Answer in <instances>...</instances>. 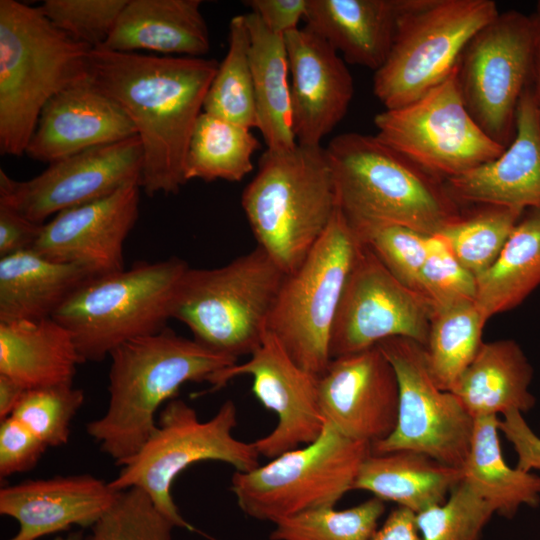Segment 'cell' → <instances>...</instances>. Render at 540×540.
Returning a JSON list of instances; mask_svg holds the SVG:
<instances>
[{"instance_id": "16", "label": "cell", "mask_w": 540, "mask_h": 540, "mask_svg": "<svg viewBox=\"0 0 540 540\" xmlns=\"http://www.w3.org/2000/svg\"><path fill=\"white\" fill-rule=\"evenodd\" d=\"M143 148L139 137L94 147L50 163L25 181L0 169V204L44 224L58 213L105 198L125 184L140 183Z\"/></svg>"}, {"instance_id": "6", "label": "cell", "mask_w": 540, "mask_h": 540, "mask_svg": "<svg viewBox=\"0 0 540 540\" xmlns=\"http://www.w3.org/2000/svg\"><path fill=\"white\" fill-rule=\"evenodd\" d=\"M286 275L258 246L218 268L189 267L176 290L172 319L212 351L235 359L251 355Z\"/></svg>"}, {"instance_id": "47", "label": "cell", "mask_w": 540, "mask_h": 540, "mask_svg": "<svg viewBox=\"0 0 540 540\" xmlns=\"http://www.w3.org/2000/svg\"><path fill=\"white\" fill-rule=\"evenodd\" d=\"M308 0H246L244 5L272 32L285 35L298 29Z\"/></svg>"}, {"instance_id": "31", "label": "cell", "mask_w": 540, "mask_h": 540, "mask_svg": "<svg viewBox=\"0 0 540 540\" xmlns=\"http://www.w3.org/2000/svg\"><path fill=\"white\" fill-rule=\"evenodd\" d=\"M498 416L474 421L468 457L461 468L462 479L495 509L512 518L522 506L540 503V476L510 467L502 454Z\"/></svg>"}, {"instance_id": "45", "label": "cell", "mask_w": 540, "mask_h": 540, "mask_svg": "<svg viewBox=\"0 0 540 540\" xmlns=\"http://www.w3.org/2000/svg\"><path fill=\"white\" fill-rule=\"evenodd\" d=\"M499 429L517 454L516 468L532 472L540 470V437L532 430L521 412L509 411L499 420Z\"/></svg>"}, {"instance_id": "43", "label": "cell", "mask_w": 540, "mask_h": 540, "mask_svg": "<svg viewBox=\"0 0 540 540\" xmlns=\"http://www.w3.org/2000/svg\"><path fill=\"white\" fill-rule=\"evenodd\" d=\"M354 232L394 277L421 293V271L429 235L391 224L367 227Z\"/></svg>"}, {"instance_id": "5", "label": "cell", "mask_w": 540, "mask_h": 540, "mask_svg": "<svg viewBox=\"0 0 540 540\" xmlns=\"http://www.w3.org/2000/svg\"><path fill=\"white\" fill-rule=\"evenodd\" d=\"M241 205L257 246L286 274L295 271L337 210L325 148L297 143L288 150L266 149Z\"/></svg>"}, {"instance_id": "8", "label": "cell", "mask_w": 540, "mask_h": 540, "mask_svg": "<svg viewBox=\"0 0 540 540\" xmlns=\"http://www.w3.org/2000/svg\"><path fill=\"white\" fill-rule=\"evenodd\" d=\"M237 417V407L230 399L207 421H201L196 410L184 400L168 401L152 435L121 466L119 474L109 481L110 486L116 491L133 486L144 489L176 527L194 530L180 514L171 493L181 472L207 460L224 462L238 472L260 465L254 443L233 435Z\"/></svg>"}, {"instance_id": "49", "label": "cell", "mask_w": 540, "mask_h": 540, "mask_svg": "<svg viewBox=\"0 0 540 540\" xmlns=\"http://www.w3.org/2000/svg\"><path fill=\"white\" fill-rule=\"evenodd\" d=\"M27 390L12 378L0 374V419L10 417Z\"/></svg>"}, {"instance_id": "9", "label": "cell", "mask_w": 540, "mask_h": 540, "mask_svg": "<svg viewBox=\"0 0 540 540\" xmlns=\"http://www.w3.org/2000/svg\"><path fill=\"white\" fill-rule=\"evenodd\" d=\"M371 444L349 438L325 422L313 442L267 464L235 471L231 491L241 511L273 524L313 509L335 507L350 490Z\"/></svg>"}, {"instance_id": "38", "label": "cell", "mask_w": 540, "mask_h": 540, "mask_svg": "<svg viewBox=\"0 0 540 540\" xmlns=\"http://www.w3.org/2000/svg\"><path fill=\"white\" fill-rule=\"evenodd\" d=\"M176 525L142 488L118 491L84 540H173Z\"/></svg>"}, {"instance_id": "11", "label": "cell", "mask_w": 540, "mask_h": 540, "mask_svg": "<svg viewBox=\"0 0 540 540\" xmlns=\"http://www.w3.org/2000/svg\"><path fill=\"white\" fill-rule=\"evenodd\" d=\"M360 243L337 208L301 265L286 275L267 321L290 358L317 377L331 361V331Z\"/></svg>"}, {"instance_id": "51", "label": "cell", "mask_w": 540, "mask_h": 540, "mask_svg": "<svg viewBox=\"0 0 540 540\" xmlns=\"http://www.w3.org/2000/svg\"><path fill=\"white\" fill-rule=\"evenodd\" d=\"M51 540H84V534L81 530H77L66 536H56Z\"/></svg>"}, {"instance_id": "14", "label": "cell", "mask_w": 540, "mask_h": 540, "mask_svg": "<svg viewBox=\"0 0 540 540\" xmlns=\"http://www.w3.org/2000/svg\"><path fill=\"white\" fill-rule=\"evenodd\" d=\"M376 346L395 370L399 405L394 431L372 444V453L416 451L461 469L469 454L475 419L452 392L436 384L423 345L393 337Z\"/></svg>"}, {"instance_id": "12", "label": "cell", "mask_w": 540, "mask_h": 540, "mask_svg": "<svg viewBox=\"0 0 540 540\" xmlns=\"http://www.w3.org/2000/svg\"><path fill=\"white\" fill-rule=\"evenodd\" d=\"M374 125L381 142L446 180L497 158L505 149L480 128L466 108L457 67L417 100L378 113Z\"/></svg>"}, {"instance_id": "10", "label": "cell", "mask_w": 540, "mask_h": 540, "mask_svg": "<svg viewBox=\"0 0 540 540\" xmlns=\"http://www.w3.org/2000/svg\"><path fill=\"white\" fill-rule=\"evenodd\" d=\"M499 13L492 0H408L373 92L385 109L405 106L443 82L474 35Z\"/></svg>"}, {"instance_id": "24", "label": "cell", "mask_w": 540, "mask_h": 540, "mask_svg": "<svg viewBox=\"0 0 540 540\" xmlns=\"http://www.w3.org/2000/svg\"><path fill=\"white\" fill-rule=\"evenodd\" d=\"M408 0H308L305 27L346 62L377 71L391 50Z\"/></svg>"}, {"instance_id": "32", "label": "cell", "mask_w": 540, "mask_h": 540, "mask_svg": "<svg viewBox=\"0 0 540 540\" xmlns=\"http://www.w3.org/2000/svg\"><path fill=\"white\" fill-rule=\"evenodd\" d=\"M476 281L475 304L487 320L517 307L540 285V209L521 217L497 259Z\"/></svg>"}, {"instance_id": "44", "label": "cell", "mask_w": 540, "mask_h": 540, "mask_svg": "<svg viewBox=\"0 0 540 540\" xmlns=\"http://www.w3.org/2000/svg\"><path fill=\"white\" fill-rule=\"evenodd\" d=\"M48 447L25 425L10 416L0 424V476L33 469Z\"/></svg>"}, {"instance_id": "37", "label": "cell", "mask_w": 540, "mask_h": 540, "mask_svg": "<svg viewBox=\"0 0 540 540\" xmlns=\"http://www.w3.org/2000/svg\"><path fill=\"white\" fill-rule=\"evenodd\" d=\"M386 509L371 497L353 507H323L274 523L270 540H371Z\"/></svg>"}, {"instance_id": "46", "label": "cell", "mask_w": 540, "mask_h": 540, "mask_svg": "<svg viewBox=\"0 0 540 540\" xmlns=\"http://www.w3.org/2000/svg\"><path fill=\"white\" fill-rule=\"evenodd\" d=\"M44 224L33 222L16 210L0 204V258L33 249Z\"/></svg>"}, {"instance_id": "7", "label": "cell", "mask_w": 540, "mask_h": 540, "mask_svg": "<svg viewBox=\"0 0 540 540\" xmlns=\"http://www.w3.org/2000/svg\"><path fill=\"white\" fill-rule=\"evenodd\" d=\"M189 268L170 257L92 278L52 317L72 335L83 361L104 360L122 344L165 329Z\"/></svg>"}, {"instance_id": "34", "label": "cell", "mask_w": 540, "mask_h": 540, "mask_svg": "<svg viewBox=\"0 0 540 540\" xmlns=\"http://www.w3.org/2000/svg\"><path fill=\"white\" fill-rule=\"evenodd\" d=\"M486 322L475 302L433 313L425 350L431 374L442 390L451 391L474 359Z\"/></svg>"}, {"instance_id": "22", "label": "cell", "mask_w": 540, "mask_h": 540, "mask_svg": "<svg viewBox=\"0 0 540 540\" xmlns=\"http://www.w3.org/2000/svg\"><path fill=\"white\" fill-rule=\"evenodd\" d=\"M446 181L455 201L540 209V111L529 84L517 106L511 143L497 158Z\"/></svg>"}, {"instance_id": "3", "label": "cell", "mask_w": 540, "mask_h": 540, "mask_svg": "<svg viewBox=\"0 0 540 540\" xmlns=\"http://www.w3.org/2000/svg\"><path fill=\"white\" fill-rule=\"evenodd\" d=\"M325 151L337 208L354 231L391 224L432 235L460 216L439 178L376 136L346 132Z\"/></svg>"}, {"instance_id": "4", "label": "cell", "mask_w": 540, "mask_h": 540, "mask_svg": "<svg viewBox=\"0 0 540 540\" xmlns=\"http://www.w3.org/2000/svg\"><path fill=\"white\" fill-rule=\"evenodd\" d=\"M91 50L57 29L39 7L0 0L1 154H25L46 103L90 78Z\"/></svg>"}, {"instance_id": "20", "label": "cell", "mask_w": 540, "mask_h": 540, "mask_svg": "<svg viewBox=\"0 0 540 540\" xmlns=\"http://www.w3.org/2000/svg\"><path fill=\"white\" fill-rule=\"evenodd\" d=\"M284 38L297 143L321 145L348 111L354 94L351 73L338 52L308 28L290 31Z\"/></svg>"}, {"instance_id": "25", "label": "cell", "mask_w": 540, "mask_h": 540, "mask_svg": "<svg viewBox=\"0 0 540 540\" xmlns=\"http://www.w3.org/2000/svg\"><path fill=\"white\" fill-rule=\"evenodd\" d=\"M200 0H128L101 47L125 53L202 57L210 37Z\"/></svg>"}, {"instance_id": "1", "label": "cell", "mask_w": 540, "mask_h": 540, "mask_svg": "<svg viewBox=\"0 0 540 540\" xmlns=\"http://www.w3.org/2000/svg\"><path fill=\"white\" fill-rule=\"evenodd\" d=\"M219 63L203 57L154 56L98 47L89 54L91 81L137 130L143 148L141 190L176 194L189 141Z\"/></svg>"}, {"instance_id": "27", "label": "cell", "mask_w": 540, "mask_h": 540, "mask_svg": "<svg viewBox=\"0 0 540 540\" xmlns=\"http://www.w3.org/2000/svg\"><path fill=\"white\" fill-rule=\"evenodd\" d=\"M533 368L521 346L512 339L483 342L452 392L474 418L531 410Z\"/></svg>"}, {"instance_id": "48", "label": "cell", "mask_w": 540, "mask_h": 540, "mask_svg": "<svg viewBox=\"0 0 540 540\" xmlns=\"http://www.w3.org/2000/svg\"><path fill=\"white\" fill-rule=\"evenodd\" d=\"M412 511L397 506L378 527L371 540H421Z\"/></svg>"}, {"instance_id": "41", "label": "cell", "mask_w": 540, "mask_h": 540, "mask_svg": "<svg viewBox=\"0 0 540 540\" xmlns=\"http://www.w3.org/2000/svg\"><path fill=\"white\" fill-rule=\"evenodd\" d=\"M476 277L455 257L438 233L427 237V253L421 271V293L433 311L475 302Z\"/></svg>"}, {"instance_id": "52", "label": "cell", "mask_w": 540, "mask_h": 540, "mask_svg": "<svg viewBox=\"0 0 540 540\" xmlns=\"http://www.w3.org/2000/svg\"><path fill=\"white\" fill-rule=\"evenodd\" d=\"M536 15L533 17L538 33H540V1L537 3V10Z\"/></svg>"}, {"instance_id": "28", "label": "cell", "mask_w": 540, "mask_h": 540, "mask_svg": "<svg viewBox=\"0 0 540 540\" xmlns=\"http://www.w3.org/2000/svg\"><path fill=\"white\" fill-rule=\"evenodd\" d=\"M81 363L71 333L53 318L0 323V374L26 390L73 385Z\"/></svg>"}, {"instance_id": "29", "label": "cell", "mask_w": 540, "mask_h": 540, "mask_svg": "<svg viewBox=\"0 0 540 540\" xmlns=\"http://www.w3.org/2000/svg\"><path fill=\"white\" fill-rule=\"evenodd\" d=\"M462 481L460 468L410 450L371 453L354 483L382 501H391L418 514L446 501Z\"/></svg>"}, {"instance_id": "50", "label": "cell", "mask_w": 540, "mask_h": 540, "mask_svg": "<svg viewBox=\"0 0 540 540\" xmlns=\"http://www.w3.org/2000/svg\"><path fill=\"white\" fill-rule=\"evenodd\" d=\"M531 78L533 80L532 93L540 111V33L537 34L534 45Z\"/></svg>"}, {"instance_id": "13", "label": "cell", "mask_w": 540, "mask_h": 540, "mask_svg": "<svg viewBox=\"0 0 540 540\" xmlns=\"http://www.w3.org/2000/svg\"><path fill=\"white\" fill-rule=\"evenodd\" d=\"M538 31L533 17L510 10L479 30L463 51L457 78L464 104L480 128L507 147L528 80Z\"/></svg>"}, {"instance_id": "18", "label": "cell", "mask_w": 540, "mask_h": 540, "mask_svg": "<svg viewBox=\"0 0 540 540\" xmlns=\"http://www.w3.org/2000/svg\"><path fill=\"white\" fill-rule=\"evenodd\" d=\"M318 395L325 422L349 438L372 445L396 427L397 376L378 346L331 359L318 379Z\"/></svg>"}, {"instance_id": "26", "label": "cell", "mask_w": 540, "mask_h": 540, "mask_svg": "<svg viewBox=\"0 0 540 540\" xmlns=\"http://www.w3.org/2000/svg\"><path fill=\"white\" fill-rule=\"evenodd\" d=\"M89 269L50 260L33 249L0 258V323L52 318L84 284Z\"/></svg>"}, {"instance_id": "15", "label": "cell", "mask_w": 540, "mask_h": 540, "mask_svg": "<svg viewBox=\"0 0 540 540\" xmlns=\"http://www.w3.org/2000/svg\"><path fill=\"white\" fill-rule=\"evenodd\" d=\"M433 313L423 294L401 283L361 242L333 323L331 359L393 337L426 347Z\"/></svg>"}, {"instance_id": "2", "label": "cell", "mask_w": 540, "mask_h": 540, "mask_svg": "<svg viewBox=\"0 0 540 540\" xmlns=\"http://www.w3.org/2000/svg\"><path fill=\"white\" fill-rule=\"evenodd\" d=\"M110 357L108 406L86 431L118 466L142 448L157 427V410L176 398L183 384H211L238 363L168 327L122 344Z\"/></svg>"}, {"instance_id": "35", "label": "cell", "mask_w": 540, "mask_h": 540, "mask_svg": "<svg viewBox=\"0 0 540 540\" xmlns=\"http://www.w3.org/2000/svg\"><path fill=\"white\" fill-rule=\"evenodd\" d=\"M249 50L245 14L236 15L229 22L228 50L207 91L203 111L252 129L257 116Z\"/></svg>"}, {"instance_id": "33", "label": "cell", "mask_w": 540, "mask_h": 540, "mask_svg": "<svg viewBox=\"0 0 540 540\" xmlns=\"http://www.w3.org/2000/svg\"><path fill=\"white\" fill-rule=\"evenodd\" d=\"M259 146L251 129L203 111L189 141L185 179L241 181L252 171Z\"/></svg>"}, {"instance_id": "36", "label": "cell", "mask_w": 540, "mask_h": 540, "mask_svg": "<svg viewBox=\"0 0 540 540\" xmlns=\"http://www.w3.org/2000/svg\"><path fill=\"white\" fill-rule=\"evenodd\" d=\"M523 210L484 205L467 217L458 216L440 234L458 261L476 278L497 259Z\"/></svg>"}, {"instance_id": "17", "label": "cell", "mask_w": 540, "mask_h": 540, "mask_svg": "<svg viewBox=\"0 0 540 540\" xmlns=\"http://www.w3.org/2000/svg\"><path fill=\"white\" fill-rule=\"evenodd\" d=\"M240 375L252 377L253 394L277 416L274 429L253 442L260 456L273 459L318 438L325 425L319 377L299 367L271 333L266 331L247 361L219 372L211 382L212 389Z\"/></svg>"}, {"instance_id": "21", "label": "cell", "mask_w": 540, "mask_h": 540, "mask_svg": "<svg viewBox=\"0 0 540 540\" xmlns=\"http://www.w3.org/2000/svg\"><path fill=\"white\" fill-rule=\"evenodd\" d=\"M136 135L135 126L119 104L88 78L46 103L25 154L50 164Z\"/></svg>"}, {"instance_id": "19", "label": "cell", "mask_w": 540, "mask_h": 540, "mask_svg": "<svg viewBox=\"0 0 540 540\" xmlns=\"http://www.w3.org/2000/svg\"><path fill=\"white\" fill-rule=\"evenodd\" d=\"M140 183L55 215L44 223L33 250L61 263L83 266L96 276L124 268V242L139 216Z\"/></svg>"}, {"instance_id": "42", "label": "cell", "mask_w": 540, "mask_h": 540, "mask_svg": "<svg viewBox=\"0 0 540 540\" xmlns=\"http://www.w3.org/2000/svg\"><path fill=\"white\" fill-rule=\"evenodd\" d=\"M128 0H45L42 14L60 31L85 46L104 45Z\"/></svg>"}, {"instance_id": "39", "label": "cell", "mask_w": 540, "mask_h": 540, "mask_svg": "<svg viewBox=\"0 0 540 540\" xmlns=\"http://www.w3.org/2000/svg\"><path fill=\"white\" fill-rule=\"evenodd\" d=\"M496 514L493 506L462 481L446 501L415 516L421 540H479Z\"/></svg>"}, {"instance_id": "40", "label": "cell", "mask_w": 540, "mask_h": 540, "mask_svg": "<svg viewBox=\"0 0 540 540\" xmlns=\"http://www.w3.org/2000/svg\"><path fill=\"white\" fill-rule=\"evenodd\" d=\"M82 389L73 385L27 390L11 415L47 447H60L69 441L73 418L84 403Z\"/></svg>"}, {"instance_id": "23", "label": "cell", "mask_w": 540, "mask_h": 540, "mask_svg": "<svg viewBox=\"0 0 540 540\" xmlns=\"http://www.w3.org/2000/svg\"><path fill=\"white\" fill-rule=\"evenodd\" d=\"M90 474L27 480L0 489V514L18 522L7 540H38L72 526L91 527L117 496Z\"/></svg>"}, {"instance_id": "30", "label": "cell", "mask_w": 540, "mask_h": 540, "mask_svg": "<svg viewBox=\"0 0 540 540\" xmlns=\"http://www.w3.org/2000/svg\"><path fill=\"white\" fill-rule=\"evenodd\" d=\"M257 125L269 150L297 145L293 130L289 60L284 35L270 31L253 12L245 14Z\"/></svg>"}]
</instances>
